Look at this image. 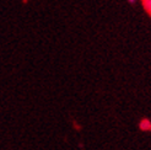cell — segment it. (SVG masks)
Segmentation results:
<instances>
[{
	"label": "cell",
	"mask_w": 151,
	"mask_h": 150,
	"mask_svg": "<svg viewBox=\"0 0 151 150\" xmlns=\"http://www.w3.org/2000/svg\"><path fill=\"white\" fill-rule=\"evenodd\" d=\"M139 127H140L141 131L149 132V131H151V122H149L147 119H142V121L140 122V124H139Z\"/></svg>",
	"instance_id": "cell-1"
},
{
	"label": "cell",
	"mask_w": 151,
	"mask_h": 150,
	"mask_svg": "<svg viewBox=\"0 0 151 150\" xmlns=\"http://www.w3.org/2000/svg\"><path fill=\"white\" fill-rule=\"evenodd\" d=\"M144 4H145L146 10L151 14V0H144Z\"/></svg>",
	"instance_id": "cell-2"
}]
</instances>
